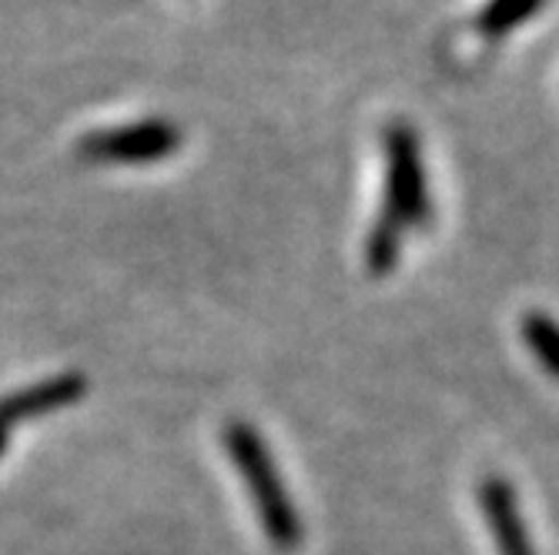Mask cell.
<instances>
[{"label": "cell", "mask_w": 559, "mask_h": 555, "mask_svg": "<svg viewBox=\"0 0 559 555\" xmlns=\"http://www.w3.org/2000/svg\"><path fill=\"white\" fill-rule=\"evenodd\" d=\"M385 205L382 215H389L395 225L426 228L432 218L429 201V178L423 165L419 137L409 124H392L385 131Z\"/></svg>", "instance_id": "obj_2"}, {"label": "cell", "mask_w": 559, "mask_h": 555, "mask_svg": "<svg viewBox=\"0 0 559 555\" xmlns=\"http://www.w3.org/2000/svg\"><path fill=\"white\" fill-rule=\"evenodd\" d=\"M520 335H523V345L533 351V359L552 378H559V322L543 312H530L520 322Z\"/></svg>", "instance_id": "obj_7"}, {"label": "cell", "mask_w": 559, "mask_h": 555, "mask_svg": "<svg viewBox=\"0 0 559 555\" xmlns=\"http://www.w3.org/2000/svg\"><path fill=\"white\" fill-rule=\"evenodd\" d=\"M222 442H225L231 466L238 469V475L248 488V498L259 512V522H262L269 542L278 552H295L301 545V535H305L301 516H298L295 502L282 482V472L272 459L265 438L259 435L255 425L228 422L222 432Z\"/></svg>", "instance_id": "obj_1"}, {"label": "cell", "mask_w": 559, "mask_h": 555, "mask_svg": "<svg viewBox=\"0 0 559 555\" xmlns=\"http://www.w3.org/2000/svg\"><path fill=\"white\" fill-rule=\"evenodd\" d=\"M178 147H181V131L165 118L91 131L78 144L81 158L94 165H155L171 158Z\"/></svg>", "instance_id": "obj_3"}, {"label": "cell", "mask_w": 559, "mask_h": 555, "mask_svg": "<svg viewBox=\"0 0 559 555\" xmlns=\"http://www.w3.org/2000/svg\"><path fill=\"white\" fill-rule=\"evenodd\" d=\"M479 506H483L496 555H536L526 519L520 512V502H516V492H513L510 482L499 479V475L483 479Z\"/></svg>", "instance_id": "obj_5"}, {"label": "cell", "mask_w": 559, "mask_h": 555, "mask_svg": "<svg viewBox=\"0 0 559 555\" xmlns=\"http://www.w3.org/2000/svg\"><path fill=\"white\" fill-rule=\"evenodd\" d=\"M402 234H405L402 225H395L389 215H379V221L372 225L369 241H366V265L372 268V275H385L399 265Z\"/></svg>", "instance_id": "obj_8"}, {"label": "cell", "mask_w": 559, "mask_h": 555, "mask_svg": "<svg viewBox=\"0 0 559 555\" xmlns=\"http://www.w3.org/2000/svg\"><path fill=\"white\" fill-rule=\"evenodd\" d=\"M87 395V378L81 372H64L55 378H44L31 388L11 391L0 398V456L11 442V432L31 419L50 415V412H61L74 401H81Z\"/></svg>", "instance_id": "obj_4"}, {"label": "cell", "mask_w": 559, "mask_h": 555, "mask_svg": "<svg viewBox=\"0 0 559 555\" xmlns=\"http://www.w3.org/2000/svg\"><path fill=\"white\" fill-rule=\"evenodd\" d=\"M546 0H486V8L476 17L479 34L486 37H506L526 21H533L543 11Z\"/></svg>", "instance_id": "obj_6"}]
</instances>
